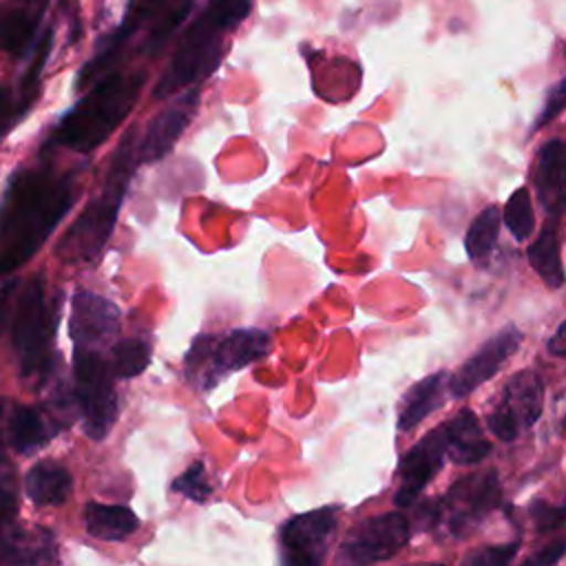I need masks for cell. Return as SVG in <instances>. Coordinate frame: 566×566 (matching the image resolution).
<instances>
[{"label": "cell", "mask_w": 566, "mask_h": 566, "mask_svg": "<svg viewBox=\"0 0 566 566\" xmlns=\"http://www.w3.org/2000/svg\"><path fill=\"white\" fill-rule=\"evenodd\" d=\"M548 352L553 356H566V321L555 329V334L548 340Z\"/></svg>", "instance_id": "cell-36"}, {"label": "cell", "mask_w": 566, "mask_h": 566, "mask_svg": "<svg viewBox=\"0 0 566 566\" xmlns=\"http://www.w3.org/2000/svg\"><path fill=\"white\" fill-rule=\"evenodd\" d=\"M111 369L115 378H135L150 363V345L144 338H124L111 347Z\"/></svg>", "instance_id": "cell-28"}, {"label": "cell", "mask_w": 566, "mask_h": 566, "mask_svg": "<svg viewBox=\"0 0 566 566\" xmlns=\"http://www.w3.org/2000/svg\"><path fill=\"white\" fill-rule=\"evenodd\" d=\"M199 106V86H192L184 91V95L177 97L175 104L164 108L153 117V122L146 126L139 144H137V164H153L164 159L181 133L192 122Z\"/></svg>", "instance_id": "cell-15"}, {"label": "cell", "mask_w": 566, "mask_h": 566, "mask_svg": "<svg viewBox=\"0 0 566 566\" xmlns=\"http://www.w3.org/2000/svg\"><path fill=\"white\" fill-rule=\"evenodd\" d=\"M413 566H444V564H413Z\"/></svg>", "instance_id": "cell-37"}, {"label": "cell", "mask_w": 566, "mask_h": 566, "mask_svg": "<svg viewBox=\"0 0 566 566\" xmlns=\"http://www.w3.org/2000/svg\"><path fill=\"white\" fill-rule=\"evenodd\" d=\"M522 343V332L513 325L500 329L491 336L471 358H467L460 369L449 378V394L453 398H464L493 378L500 367L517 352Z\"/></svg>", "instance_id": "cell-14"}, {"label": "cell", "mask_w": 566, "mask_h": 566, "mask_svg": "<svg viewBox=\"0 0 566 566\" xmlns=\"http://www.w3.org/2000/svg\"><path fill=\"white\" fill-rule=\"evenodd\" d=\"M336 506H321L290 517L281 526L285 566H323L336 528Z\"/></svg>", "instance_id": "cell-11"}, {"label": "cell", "mask_w": 566, "mask_h": 566, "mask_svg": "<svg viewBox=\"0 0 566 566\" xmlns=\"http://www.w3.org/2000/svg\"><path fill=\"white\" fill-rule=\"evenodd\" d=\"M254 0H206L203 4V13L221 29V31H230L237 24H241L250 11H252Z\"/></svg>", "instance_id": "cell-30"}, {"label": "cell", "mask_w": 566, "mask_h": 566, "mask_svg": "<svg viewBox=\"0 0 566 566\" xmlns=\"http://www.w3.org/2000/svg\"><path fill=\"white\" fill-rule=\"evenodd\" d=\"M195 0H166L164 7L153 18L150 27L146 29V38L142 40V53L146 57H155L164 44L177 33L184 20L190 15Z\"/></svg>", "instance_id": "cell-26"}, {"label": "cell", "mask_w": 566, "mask_h": 566, "mask_svg": "<svg viewBox=\"0 0 566 566\" xmlns=\"http://www.w3.org/2000/svg\"><path fill=\"white\" fill-rule=\"evenodd\" d=\"M223 33L203 11L179 38L177 49L153 88V97L164 99L177 91L199 86L223 57Z\"/></svg>", "instance_id": "cell-6"}, {"label": "cell", "mask_w": 566, "mask_h": 566, "mask_svg": "<svg viewBox=\"0 0 566 566\" xmlns=\"http://www.w3.org/2000/svg\"><path fill=\"white\" fill-rule=\"evenodd\" d=\"M449 458L458 464H475L491 453V442L484 438L482 427L471 409L458 411L444 422Z\"/></svg>", "instance_id": "cell-22"}, {"label": "cell", "mask_w": 566, "mask_h": 566, "mask_svg": "<svg viewBox=\"0 0 566 566\" xmlns=\"http://www.w3.org/2000/svg\"><path fill=\"white\" fill-rule=\"evenodd\" d=\"M500 504V480L493 469L471 473L427 509L429 526L442 528L449 537H462L475 528Z\"/></svg>", "instance_id": "cell-8"}, {"label": "cell", "mask_w": 566, "mask_h": 566, "mask_svg": "<svg viewBox=\"0 0 566 566\" xmlns=\"http://www.w3.org/2000/svg\"><path fill=\"white\" fill-rule=\"evenodd\" d=\"M564 555H566V533L553 539L551 544H546L544 548H539L537 553H533L524 562V566H555Z\"/></svg>", "instance_id": "cell-35"}, {"label": "cell", "mask_w": 566, "mask_h": 566, "mask_svg": "<svg viewBox=\"0 0 566 566\" xmlns=\"http://www.w3.org/2000/svg\"><path fill=\"white\" fill-rule=\"evenodd\" d=\"M542 378L533 369H522L504 382L500 396L495 398L486 416V424L497 440L513 442L535 424V420L542 413Z\"/></svg>", "instance_id": "cell-9"}, {"label": "cell", "mask_w": 566, "mask_h": 566, "mask_svg": "<svg viewBox=\"0 0 566 566\" xmlns=\"http://www.w3.org/2000/svg\"><path fill=\"white\" fill-rule=\"evenodd\" d=\"M531 522L535 526V531L546 533V531H555L566 522V506L564 504H551L544 500H535L528 509Z\"/></svg>", "instance_id": "cell-33"}, {"label": "cell", "mask_w": 566, "mask_h": 566, "mask_svg": "<svg viewBox=\"0 0 566 566\" xmlns=\"http://www.w3.org/2000/svg\"><path fill=\"white\" fill-rule=\"evenodd\" d=\"M447 455H449L447 431H444V424H440L431 429L427 436H422L402 455L398 467L400 484L394 495L396 506L411 504L422 493V489L436 478V473L442 469Z\"/></svg>", "instance_id": "cell-13"}, {"label": "cell", "mask_w": 566, "mask_h": 566, "mask_svg": "<svg viewBox=\"0 0 566 566\" xmlns=\"http://www.w3.org/2000/svg\"><path fill=\"white\" fill-rule=\"evenodd\" d=\"M172 491L186 495L188 500H195V502H206L212 493V486L206 478V469H203V462L195 460L179 478H175L172 482Z\"/></svg>", "instance_id": "cell-31"}, {"label": "cell", "mask_w": 566, "mask_h": 566, "mask_svg": "<svg viewBox=\"0 0 566 566\" xmlns=\"http://www.w3.org/2000/svg\"><path fill=\"white\" fill-rule=\"evenodd\" d=\"M272 338L259 327H239L226 334H199L186 358L184 374L201 391L214 389L228 374H234L270 352Z\"/></svg>", "instance_id": "cell-5"}, {"label": "cell", "mask_w": 566, "mask_h": 566, "mask_svg": "<svg viewBox=\"0 0 566 566\" xmlns=\"http://www.w3.org/2000/svg\"><path fill=\"white\" fill-rule=\"evenodd\" d=\"M137 166V146L135 128H130L115 153L111 155L108 170L99 190L66 228V232L55 243V256L64 263H88L93 261L104 245L108 243L122 201L126 197L130 177Z\"/></svg>", "instance_id": "cell-3"}, {"label": "cell", "mask_w": 566, "mask_h": 566, "mask_svg": "<svg viewBox=\"0 0 566 566\" xmlns=\"http://www.w3.org/2000/svg\"><path fill=\"white\" fill-rule=\"evenodd\" d=\"M49 0H7L2 11V49L13 60L33 53L40 35L38 27L44 18Z\"/></svg>", "instance_id": "cell-17"}, {"label": "cell", "mask_w": 566, "mask_h": 566, "mask_svg": "<svg viewBox=\"0 0 566 566\" xmlns=\"http://www.w3.org/2000/svg\"><path fill=\"white\" fill-rule=\"evenodd\" d=\"M500 223H502V212L497 206H486L471 221L464 237V250L473 263H484L491 256L497 243Z\"/></svg>", "instance_id": "cell-27"}, {"label": "cell", "mask_w": 566, "mask_h": 566, "mask_svg": "<svg viewBox=\"0 0 566 566\" xmlns=\"http://www.w3.org/2000/svg\"><path fill=\"white\" fill-rule=\"evenodd\" d=\"M77 197L73 172L51 166L15 168L2 192L0 272L9 276L22 268L51 237Z\"/></svg>", "instance_id": "cell-1"}, {"label": "cell", "mask_w": 566, "mask_h": 566, "mask_svg": "<svg viewBox=\"0 0 566 566\" xmlns=\"http://www.w3.org/2000/svg\"><path fill=\"white\" fill-rule=\"evenodd\" d=\"M531 268L539 274V279L546 283V287L557 290L564 285V263H562V250H559V234L555 228V221H548L539 237L528 245L526 250Z\"/></svg>", "instance_id": "cell-25"}, {"label": "cell", "mask_w": 566, "mask_h": 566, "mask_svg": "<svg viewBox=\"0 0 566 566\" xmlns=\"http://www.w3.org/2000/svg\"><path fill=\"white\" fill-rule=\"evenodd\" d=\"M51 46H53V29H44L40 33V40L33 49V55L24 69V73L20 75V84H18V91L15 95L9 93L11 99H15L11 113L4 117V133H9L29 111L31 106L35 104L38 99V93H40V82H42V71H44V64L49 60V53H51Z\"/></svg>", "instance_id": "cell-20"}, {"label": "cell", "mask_w": 566, "mask_h": 566, "mask_svg": "<svg viewBox=\"0 0 566 566\" xmlns=\"http://www.w3.org/2000/svg\"><path fill=\"white\" fill-rule=\"evenodd\" d=\"M57 305L46 303L44 276L27 279L15 296L11 316V345L22 378L42 380L51 365V345L55 338Z\"/></svg>", "instance_id": "cell-4"}, {"label": "cell", "mask_w": 566, "mask_h": 566, "mask_svg": "<svg viewBox=\"0 0 566 566\" xmlns=\"http://www.w3.org/2000/svg\"><path fill=\"white\" fill-rule=\"evenodd\" d=\"M444 389H449V376L444 371H436L418 380L407 389L398 409V429L411 431L427 416H431L444 402Z\"/></svg>", "instance_id": "cell-19"}, {"label": "cell", "mask_w": 566, "mask_h": 566, "mask_svg": "<svg viewBox=\"0 0 566 566\" xmlns=\"http://www.w3.org/2000/svg\"><path fill=\"white\" fill-rule=\"evenodd\" d=\"M57 562L55 537L44 526H4L2 564L4 566H44Z\"/></svg>", "instance_id": "cell-18"}, {"label": "cell", "mask_w": 566, "mask_h": 566, "mask_svg": "<svg viewBox=\"0 0 566 566\" xmlns=\"http://www.w3.org/2000/svg\"><path fill=\"white\" fill-rule=\"evenodd\" d=\"M502 219L515 241H526L535 228V214L531 195L526 188H517L504 203Z\"/></svg>", "instance_id": "cell-29"}, {"label": "cell", "mask_w": 566, "mask_h": 566, "mask_svg": "<svg viewBox=\"0 0 566 566\" xmlns=\"http://www.w3.org/2000/svg\"><path fill=\"white\" fill-rule=\"evenodd\" d=\"M533 186L542 208L551 217L566 212V142H546L535 157Z\"/></svg>", "instance_id": "cell-16"}, {"label": "cell", "mask_w": 566, "mask_h": 566, "mask_svg": "<svg viewBox=\"0 0 566 566\" xmlns=\"http://www.w3.org/2000/svg\"><path fill=\"white\" fill-rule=\"evenodd\" d=\"M566 106V77H562L557 84L551 86V91L546 93V99H544V106L533 124V130L546 126L553 117H557Z\"/></svg>", "instance_id": "cell-34"}, {"label": "cell", "mask_w": 566, "mask_h": 566, "mask_svg": "<svg viewBox=\"0 0 566 566\" xmlns=\"http://www.w3.org/2000/svg\"><path fill=\"white\" fill-rule=\"evenodd\" d=\"M113 380L111 360L102 352L73 347V400L84 433L95 442L108 436L119 413Z\"/></svg>", "instance_id": "cell-7"}, {"label": "cell", "mask_w": 566, "mask_h": 566, "mask_svg": "<svg viewBox=\"0 0 566 566\" xmlns=\"http://www.w3.org/2000/svg\"><path fill=\"white\" fill-rule=\"evenodd\" d=\"M146 73L115 71L80 97L53 126L46 146H62L75 153H91L128 117L142 93Z\"/></svg>", "instance_id": "cell-2"}, {"label": "cell", "mask_w": 566, "mask_h": 566, "mask_svg": "<svg viewBox=\"0 0 566 566\" xmlns=\"http://www.w3.org/2000/svg\"><path fill=\"white\" fill-rule=\"evenodd\" d=\"M119 332V310L113 301L91 290H75L71 298L69 336L77 349L102 352Z\"/></svg>", "instance_id": "cell-12"}, {"label": "cell", "mask_w": 566, "mask_h": 566, "mask_svg": "<svg viewBox=\"0 0 566 566\" xmlns=\"http://www.w3.org/2000/svg\"><path fill=\"white\" fill-rule=\"evenodd\" d=\"M139 526V517L124 504L88 502L84 506V528L91 537L102 542H119L133 535Z\"/></svg>", "instance_id": "cell-23"}, {"label": "cell", "mask_w": 566, "mask_h": 566, "mask_svg": "<svg viewBox=\"0 0 566 566\" xmlns=\"http://www.w3.org/2000/svg\"><path fill=\"white\" fill-rule=\"evenodd\" d=\"M73 486L71 473L53 462V460H40L35 462L24 478V491L29 500L38 506H53L62 504Z\"/></svg>", "instance_id": "cell-24"}, {"label": "cell", "mask_w": 566, "mask_h": 566, "mask_svg": "<svg viewBox=\"0 0 566 566\" xmlns=\"http://www.w3.org/2000/svg\"><path fill=\"white\" fill-rule=\"evenodd\" d=\"M4 429L9 444L22 455L44 447L57 433V429L46 420V416L40 409L24 405H13L7 411Z\"/></svg>", "instance_id": "cell-21"}, {"label": "cell", "mask_w": 566, "mask_h": 566, "mask_svg": "<svg viewBox=\"0 0 566 566\" xmlns=\"http://www.w3.org/2000/svg\"><path fill=\"white\" fill-rule=\"evenodd\" d=\"M409 542V522L402 513H380L358 522L340 542L338 566H374L394 557Z\"/></svg>", "instance_id": "cell-10"}, {"label": "cell", "mask_w": 566, "mask_h": 566, "mask_svg": "<svg viewBox=\"0 0 566 566\" xmlns=\"http://www.w3.org/2000/svg\"><path fill=\"white\" fill-rule=\"evenodd\" d=\"M520 548V542H506V544H491L480 546L464 555L460 566H511Z\"/></svg>", "instance_id": "cell-32"}]
</instances>
